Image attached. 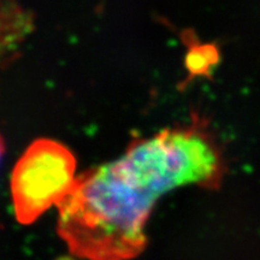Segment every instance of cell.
Returning <instances> with one entry per match:
<instances>
[{
  "label": "cell",
  "instance_id": "cell-4",
  "mask_svg": "<svg viewBox=\"0 0 260 260\" xmlns=\"http://www.w3.org/2000/svg\"><path fill=\"white\" fill-rule=\"evenodd\" d=\"M3 154H4V141H3L2 136H0V159H2Z\"/></svg>",
  "mask_w": 260,
  "mask_h": 260
},
{
  "label": "cell",
  "instance_id": "cell-3",
  "mask_svg": "<svg viewBox=\"0 0 260 260\" xmlns=\"http://www.w3.org/2000/svg\"><path fill=\"white\" fill-rule=\"evenodd\" d=\"M219 60V53L213 45L193 47L188 56V69L193 75H210Z\"/></svg>",
  "mask_w": 260,
  "mask_h": 260
},
{
  "label": "cell",
  "instance_id": "cell-2",
  "mask_svg": "<svg viewBox=\"0 0 260 260\" xmlns=\"http://www.w3.org/2000/svg\"><path fill=\"white\" fill-rule=\"evenodd\" d=\"M76 178V159L67 146L51 139L31 142L16 162L10 183L18 223H34L58 206Z\"/></svg>",
  "mask_w": 260,
  "mask_h": 260
},
{
  "label": "cell",
  "instance_id": "cell-1",
  "mask_svg": "<svg viewBox=\"0 0 260 260\" xmlns=\"http://www.w3.org/2000/svg\"><path fill=\"white\" fill-rule=\"evenodd\" d=\"M226 165L201 124L135 140L115 161L77 176L58 205V235L83 260H132L147 245L146 224L164 194L186 186L218 189Z\"/></svg>",
  "mask_w": 260,
  "mask_h": 260
}]
</instances>
